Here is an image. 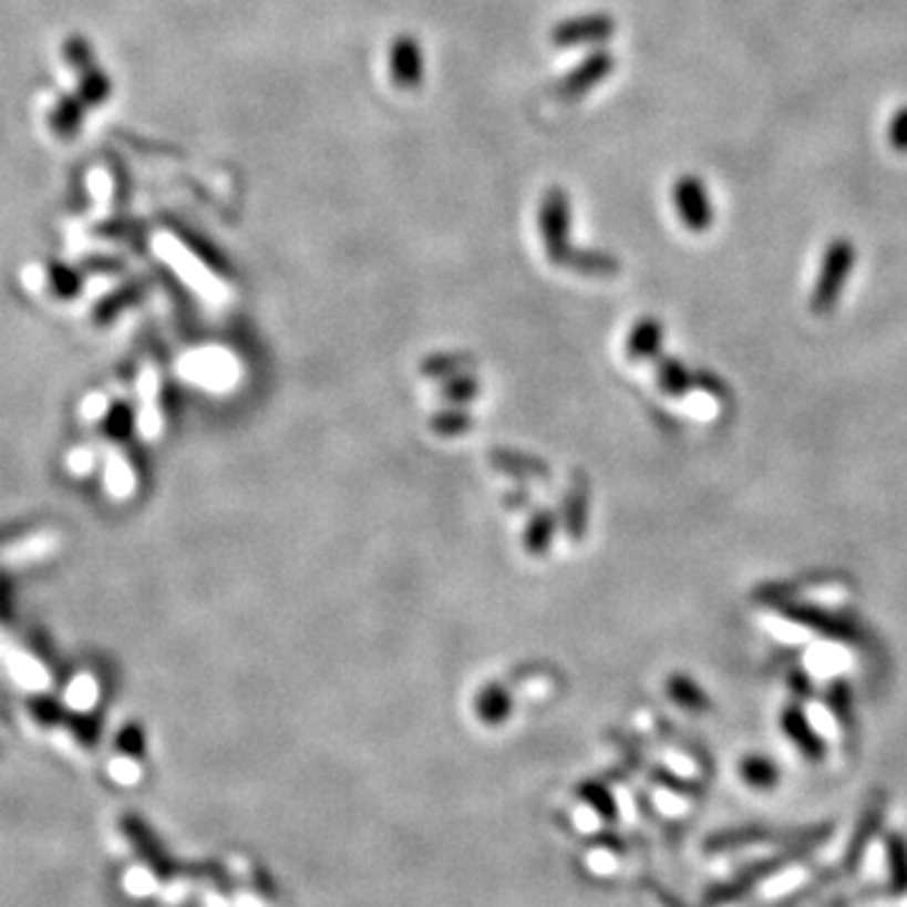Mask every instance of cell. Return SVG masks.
Masks as SVG:
<instances>
[{
	"label": "cell",
	"mask_w": 907,
	"mask_h": 907,
	"mask_svg": "<svg viewBox=\"0 0 907 907\" xmlns=\"http://www.w3.org/2000/svg\"><path fill=\"white\" fill-rule=\"evenodd\" d=\"M691 373L686 371V365L676 359H663L658 363V389L663 393H671V396H681L691 389Z\"/></svg>",
	"instance_id": "obj_14"
},
{
	"label": "cell",
	"mask_w": 907,
	"mask_h": 907,
	"mask_svg": "<svg viewBox=\"0 0 907 907\" xmlns=\"http://www.w3.org/2000/svg\"><path fill=\"white\" fill-rule=\"evenodd\" d=\"M567 268H573L577 272H585V275H612V272L620 270V262L608 252L585 250V252H573V258H570V262H567Z\"/></svg>",
	"instance_id": "obj_15"
},
{
	"label": "cell",
	"mask_w": 907,
	"mask_h": 907,
	"mask_svg": "<svg viewBox=\"0 0 907 907\" xmlns=\"http://www.w3.org/2000/svg\"><path fill=\"white\" fill-rule=\"evenodd\" d=\"M673 207L689 233H709L713 225V205L709 187L695 174H681L673 185Z\"/></svg>",
	"instance_id": "obj_3"
},
{
	"label": "cell",
	"mask_w": 907,
	"mask_h": 907,
	"mask_svg": "<svg viewBox=\"0 0 907 907\" xmlns=\"http://www.w3.org/2000/svg\"><path fill=\"white\" fill-rule=\"evenodd\" d=\"M887 136H890V146L897 154H907V106L897 109Z\"/></svg>",
	"instance_id": "obj_21"
},
{
	"label": "cell",
	"mask_w": 907,
	"mask_h": 907,
	"mask_svg": "<svg viewBox=\"0 0 907 907\" xmlns=\"http://www.w3.org/2000/svg\"><path fill=\"white\" fill-rule=\"evenodd\" d=\"M779 723H782V731L784 736L792 741V744L800 749V754H804L806 759H814V762H820L824 756V744L817 731L812 729L810 719L804 717V711L800 705H786L782 711V717H779Z\"/></svg>",
	"instance_id": "obj_9"
},
{
	"label": "cell",
	"mask_w": 907,
	"mask_h": 907,
	"mask_svg": "<svg viewBox=\"0 0 907 907\" xmlns=\"http://www.w3.org/2000/svg\"><path fill=\"white\" fill-rule=\"evenodd\" d=\"M116 749L122 751L124 756L142 759L144 751H146L144 731H142L140 726H134V723H130V726H124L122 731H118V736H116Z\"/></svg>",
	"instance_id": "obj_19"
},
{
	"label": "cell",
	"mask_w": 907,
	"mask_h": 907,
	"mask_svg": "<svg viewBox=\"0 0 907 907\" xmlns=\"http://www.w3.org/2000/svg\"><path fill=\"white\" fill-rule=\"evenodd\" d=\"M855 262L857 250L849 237H835L827 245V250L822 255L817 282H814L810 298V310L814 316H829L837 308L842 290H845L852 270H855Z\"/></svg>",
	"instance_id": "obj_1"
},
{
	"label": "cell",
	"mask_w": 907,
	"mask_h": 907,
	"mask_svg": "<svg viewBox=\"0 0 907 907\" xmlns=\"http://www.w3.org/2000/svg\"><path fill=\"white\" fill-rule=\"evenodd\" d=\"M66 56L81 76L79 96L84 99V104H104L106 96L112 94V81H109L104 69H99L94 63L91 45L84 39H69Z\"/></svg>",
	"instance_id": "obj_8"
},
{
	"label": "cell",
	"mask_w": 907,
	"mask_h": 907,
	"mask_svg": "<svg viewBox=\"0 0 907 907\" xmlns=\"http://www.w3.org/2000/svg\"><path fill=\"white\" fill-rule=\"evenodd\" d=\"M389 71L391 81L399 91H416L424 84V51L411 33H401L393 39L389 51Z\"/></svg>",
	"instance_id": "obj_7"
},
{
	"label": "cell",
	"mask_w": 907,
	"mask_h": 907,
	"mask_svg": "<svg viewBox=\"0 0 907 907\" xmlns=\"http://www.w3.org/2000/svg\"><path fill=\"white\" fill-rule=\"evenodd\" d=\"M81 118H84V99H63L51 116L53 130L63 136L79 132Z\"/></svg>",
	"instance_id": "obj_17"
},
{
	"label": "cell",
	"mask_w": 907,
	"mask_h": 907,
	"mask_svg": "<svg viewBox=\"0 0 907 907\" xmlns=\"http://www.w3.org/2000/svg\"><path fill=\"white\" fill-rule=\"evenodd\" d=\"M616 18L608 13H585L567 18L553 29L557 49H580V45H602L616 35Z\"/></svg>",
	"instance_id": "obj_4"
},
{
	"label": "cell",
	"mask_w": 907,
	"mask_h": 907,
	"mask_svg": "<svg viewBox=\"0 0 907 907\" xmlns=\"http://www.w3.org/2000/svg\"><path fill=\"white\" fill-rule=\"evenodd\" d=\"M616 71V56L608 49H595L577 66L560 79L557 84V96L563 101H577L588 96L595 86H600L610 73Z\"/></svg>",
	"instance_id": "obj_6"
},
{
	"label": "cell",
	"mask_w": 907,
	"mask_h": 907,
	"mask_svg": "<svg viewBox=\"0 0 907 907\" xmlns=\"http://www.w3.org/2000/svg\"><path fill=\"white\" fill-rule=\"evenodd\" d=\"M51 286L61 298H71L73 292L79 290L81 282H79V275L71 268H66V265H56V268H51Z\"/></svg>",
	"instance_id": "obj_20"
},
{
	"label": "cell",
	"mask_w": 907,
	"mask_h": 907,
	"mask_svg": "<svg viewBox=\"0 0 907 907\" xmlns=\"http://www.w3.org/2000/svg\"><path fill=\"white\" fill-rule=\"evenodd\" d=\"M887 863H890V883L895 893L907 890V839L900 835L887 837Z\"/></svg>",
	"instance_id": "obj_16"
},
{
	"label": "cell",
	"mask_w": 907,
	"mask_h": 907,
	"mask_svg": "<svg viewBox=\"0 0 907 907\" xmlns=\"http://www.w3.org/2000/svg\"><path fill=\"white\" fill-rule=\"evenodd\" d=\"M739 776H741V782L751 786V790L772 792L779 784V779H782V772H779L776 762H772L769 756L749 754L739 762Z\"/></svg>",
	"instance_id": "obj_12"
},
{
	"label": "cell",
	"mask_w": 907,
	"mask_h": 907,
	"mask_svg": "<svg viewBox=\"0 0 907 907\" xmlns=\"http://www.w3.org/2000/svg\"><path fill=\"white\" fill-rule=\"evenodd\" d=\"M883 817H885V802H873V804H869L867 810L863 812V817H859L855 835H852V842H849V847H847L845 869H855V867L859 865V859H863L867 845H869V842H873V837L877 835L879 824H883Z\"/></svg>",
	"instance_id": "obj_11"
},
{
	"label": "cell",
	"mask_w": 907,
	"mask_h": 907,
	"mask_svg": "<svg viewBox=\"0 0 907 907\" xmlns=\"http://www.w3.org/2000/svg\"><path fill=\"white\" fill-rule=\"evenodd\" d=\"M671 695L673 699L683 705V709H695V711H703L709 709V695H705L699 686H695L691 678H683L678 676L671 681Z\"/></svg>",
	"instance_id": "obj_18"
},
{
	"label": "cell",
	"mask_w": 907,
	"mask_h": 907,
	"mask_svg": "<svg viewBox=\"0 0 907 907\" xmlns=\"http://www.w3.org/2000/svg\"><path fill=\"white\" fill-rule=\"evenodd\" d=\"M790 616L829 638H847V640L855 638V628H849L847 620L832 616V612L814 610V608H806V605H800L796 610H790Z\"/></svg>",
	"instance_id": "obj_13"
},
{
	"label": "cell",
	"mask_w": 907,
	"mask_h": 907,
	"mask_svg": "<svg viewBox=\"0 0 907 907\" xmlns=\"http://www.w3.org/2000/svg\"><path fill=\"white\" fill-rule=\"evenodd\" d=\"M122 832L126 839L132 842V847L136 855L142 857V863L152 869L154 877H159L167 883L174 875H177V865L169 857V852L164 849L159 837L154 835V829L136 814H124L122 817Z\"/></svg>",
	"instance_id": "obj_5"
},
{
	"label": "cell",
	"mask_w": 907,
	"mask_h": 907,
	"mask_svg": "<svg viewBox=\"0 0 907 907\" xmlns=\"http://www.w3.org/2000/svg\"><path fill=\"white\" fill-rule=\"evenodd\" d=\"M663 323L653 316H646L640 318L638 323L633 326V331L628 336V343H626V351H628V359L630 361H648L653 359V355L661 351V343H663Z\"/></svg>",
	"instance_id": "obj_10"
},
{
	"label": "cell",
	"mask_w": 907,
	"mask_h": 907,
	"mask_svg": "<svg viewBox=\"0 0 907 907\" xmlns=\"http://www.w3.org/2000/svg\"><path fill=\"white\" fill-rule=\"evenodd\" d=\"M539 235H543L545 252L553 265H567L573 258V243H570V230H573V205L570 195L563 187H549L543 202H539Z\"/></svg>",
	"instance_id": "obj_2"
}]
</instances>
